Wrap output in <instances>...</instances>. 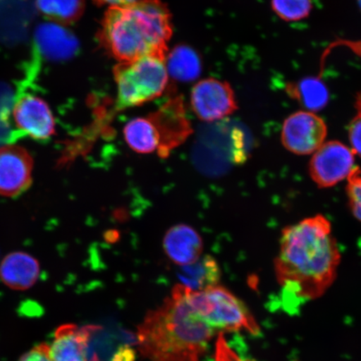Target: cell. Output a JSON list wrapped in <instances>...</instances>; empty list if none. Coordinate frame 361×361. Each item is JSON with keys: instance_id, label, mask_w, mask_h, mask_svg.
Instances as JSON below:
<instances>
[{"instance_id": "cell-1", "label": "cell", "mask_w": 361, "mask_h": 361, "mask_svg": "<svg viewBox=\"0 0 361 361\" xmlns=\"http://www.w3.org/2000/svg\"><path fill=\"white\" fill-rule=\"evenodd\" d=\"M340 263L341 252L331 224L324 216L284 228L274 264L286 308L324 295L335 281Z\"/></svg>"}, {"instance_id": "cell-2", "label": "cell", "mask_w": 361, "mask_h": 361, "mask_svg": "<svg viewBox=\"0 0 361 361\" xmlns=\"http://www.w3.org/2000/svg\"><path fill=\"white\" fill-rule=\"evenodd\" d=\"M186 287L175 286L139 326L140 352L151 361H202L215 331L192 312Z\"/></svg>"}, {"instance_id": "cell-3", "label": "cell", "mask_w": 361, "mask_h": 361, "mask_svg": "<svg viewBox=\"0 0 361 361\" xmlns=\"http://www.w3.org/2000/svg\"><path fill=\"white\" fill-rule=\"evenodd\" d=\"M173 35L171 13L161 0H141L108 8L102 21L99 40L120 62L147 56L166 57Z\"/></svg>"}, {"instance_id": "cell-4", "label": "cell", "mask_w": 361, "mask_h": 361, "mask_svg": "<svg viewBox=\"0 0 361 361\" xmlns=\"http://www.w3.org/2000/svg\"><path fill=\"white\" fill-rule=\"evenodd\" d=\"M117 87L116 106L135 107L154 100L168 87L166 58L147 56L120 62L114 68Z\"/></svg>"}, {"instance_id": "cell-5", "label": "cell", "mask_w": 361, "mask_h": 361, "mask_svg": "<svg viewBox=\"0 0 361 361\" xmlns=\"http://www.w3.org/2000/svg\"><path fill=\"white\" fill-rule=\"evenodd\" d=\"M187 299L194 314L215 331H246L254 336L260 333L245 303L224 287L203 291L188 288Z\"/></svg>"}, {"instance_id": "cell-6", "label": "cell", "mask_w": 361, "mask_h": 361, "mask_svg": "<svg viewBox=\"0 0 361 361\" xmlns=\"http://www.w3.org/2000/svg\"><path fill=\"white\" fill-rule=\"evenodd\" d=\"M87 361H135L137 337L123 329L88 326L82 328Z\"/></svg>"}, {"instance_id": "cell-7", "label": "cell", "mask_w": 361, "mask_h": 361, "mask_svg": "<svg viewBox=\"0 0 361 361\" xmlns=\"http://www.w3.org/2000/svg\"><path fill=\"white\" fill-rule=\"evenodd\" d=\"M326 135L327 126L322 118L311 111H298L284 121L281 140L288 151L305 156L314 154Z\"/></svg>"}, {"instance_id": "cell-8", "label": "cell", "mask_w": 361, "mask_h": 361, "mask_svg": "<svg viewBox=\"0 0 361 361\" xmlns=\"http://www.w3.org/2000/svg\"><path fill=\"white\" fill-rule=\"evenodd\" d=\"M355 168L352 149L340 142L331 141L324 142L314 153L310 162V174L319 187L331 188L348 178Z\"/></svg>"}, {"instance_id": "cell-9", "label": "cell", "mask_w": 361, "mask_h": 361, "mask_svg": "<svg viewBox=\"0 0 361 361\" xmlns=\"http://www.w3.org/2000/svg\"><path fill=\"white\" fill-rule=\"evenodd\" d=\"M191 105L198 118L205 121L223 119L237 109L231 87L214 78L202 80L195 85L192 90Z\"/></svg>"}, {"instance_id": "cell-10", "label": "cell", "mask_w": 361, "mask_h": 361, "mask_svg": "<svg viewBox=\"0 0 361 361\" xmlns=\"http://www.w3.org/2000/svg\"><path fill=\"white\" fill-rule=\"evenodd\" d=\"M80 51V43L70 30L57 23H42L35 30L34 59L39 61L61 63L71 60Z\"/></svg>"}, {"instance_id": "cell-11", "label": "cell", "mask_w": 361, "mask_h": 361, "mask_svg": "<svg viewBox=\"0 0 361 361\" xmlns=\"http://www.w3.org/2000/svg\"><path fill=\"white\" fill-rule=\"evenodd\" d=\"M33 159L25 149L8 145L0 147V194L16 197L32 182Z\"/></svg>"}, {"instance_id": "cell-12", "label": "cell", "mask_w": 361, "mask_h": 361, "mask_svg": "<svg viewBox=\"0 0 361 361\" xmlns=\"http://www.w3.org/2000/svg\"><path fill=\"white\" fill-rule=\"evenodd\" d=\"M13 116L18 128L35 139L47 140L55 133L51 109L42 98L33 94H22L13 109Z\"/></svg>"}, {"instance_id": "cell-13", "label": "cell", "mask_w": 361, "mask_h": 361, "mask_svg": "<svg viewBox=\"0 0 361 361\" xmlns=\"http://www.w3.org/2000/svg\"><path fill=\"white\" fill-rule=\"evenodd\" d=\"M161 138V154H168L171 148L178 145L188 134V121L185 117L182 101L166 103L150 116Z\"/></svg>"}, {"instance_id": "cell-14", "label": "cell", "mask_w": 361, "mask_h": 361, "mask_svg": "<svg viewBox=\"0 0 361 361\" xmlns=\"http://www.w3.org/2000/svg\"><path fill=\"white\" fill-rule=\"evenodd\" d=\"M164 247L166 255L174 264L185 266L200 258L203 243L195 229L187 224H178L166 233Z\"/></svg>"}, {"instance_id": "cell-15", "label": "cell", "mask_w": 361, "mask_h": 361, "mask_svg": "<svg viewBox=\"0 0 361 361\" xmlns=\"http://www.w3.org/2000/svg\"><path fill=\"white\" fill-rule=\"evenodd\" d=\"M39 274L38 262L24 252L8 255L0 265V278L13 290H24L34 286Z\"/></svg>"}, {"instance_id": "cell-16", "label": "cell", "mask_w": 361, "mask_h": 361, "mask_svg": "<svg viewBox=\"0 0 361 361\" xmlns=\"http://www.w3.org/2000/svg\"><path fill=\"white\" fill-rule=\"evenodd\" d=\"M177 274L180 286L192 291L218 286L222 274L218 262L210 255L201 256L192 264L180 266Z\"/></svg>"}, {"instance_id": "cell-17", "label": "cell", "mask_w": 361, "mask_h": 361, "mask_svg": "<svg viewBox=\"0 0 361 361\" xmlns=\"http://www.w3.org/2000/svg\"><path fill=\"white\" fill-rule=\"evenodd\" d=\"M49 353L52 361H87L82 328L72 324L59 327Z\"/></svg>"}, {"instance_id": "cell-18", "label": "cell", "mask_w": 361, "mask_h": 361, "mask_svg": "<svg viewBox=\"0 0 361 361\" xmlns=\"http://www.w3.org/2000/svg\"><path fill=\"white\" fill-rule=\"evenodd\" d=\"M124 137L128 145L135 152L141 154L161 152V135L150 116L130 121L125 126Z\"/></svg>"}, {"instance_id": "cell-19", "label": "cell", "mask_w": 361, "mask_h": 361, "mask_svg": "<svg viewBox=\"0 0 361 361\" xmlns=\"http://www.w3.org/2000/svg\"><path fill=\"white\" fill-rule=\"evenodd\" d=\"M166 66L169 75L182 82L195 80L202 71L200 56L187 45H178L168 53Z\"/></svg>"}, {"instance_id": "cell-20", "label": "cell", "mask_w": 361, "mask_h": 361, "mask_svg": "<svg viewBox=\"0 0 361 361\" xmlns=\"http://www.w3.org/2000/svg\"><path fill=\"white\" fill-rule=\"evenodd\" d=\"M40 13L57 24H71L83 15L85 0H35Z\"/></svg>"}, {"instance_id": "cell-21", "label": "cell", "mask_w": 361, "mask_h": 361, "mask_svg": "<svg viewBox=\"0 0 361 361\" xmlns=\"http://www.w3.org/2000/svg\"><path fill=\"white\" fill-rule=\"evenodd\" d=\"M295 89L297 98L311 112L322 110L327 105L328 90L322 80L306 78L301 80Z\"/></svg>"}, {"instance_id": "cell-22", "label": "cell", "mask_w": 361, "mask_h": 361, "mask_svg": "<svg viewBox=\"0 0 361 361\" xmlns=\"http://www.w3.org/2000/svg\"><path fill=\"white\" fill-rule=\"evenodd\" d=\"M273 10L282 20L298 21L305 19L312 10V0H272Z\"/></svg>"}, {"instance_id": "cell-23", "label": "cell", "mask_w": 361, "mask_h": 361, "mask_svg": "<svg viewBox=\"0 0 361 361\" xmlns=\"http://www.w3.org/2000/svg\"><path fill=\"white\" fill-rule=\"evenodd\" d=\"M24 92L21 84L16 88L6 81H0V123L8 121L18 100Z\"/></svg>"}, {"instance_id": "cell-24", "label": "cell", "mask_w": 361, "mask_h": 361, "mask_svg": "<svg viewBox=\"0 0 361 361\" xmlns=\"http://www.w3.org/2000/svg\"><path fill=\"white\" fill-rule=\"evenodd\" d=\"M349 203L355 218L361 222V171L357 166L351 171L347 185Z\"/></svg>"}, {"instance_id": "cell-25", "label": "cell", "mask_w": 361, "mask_h": 361, "mask_svg": "<svg viewBox=\"0 0 361 361\" xmlns=\"http://www.w3.org/2000/svg\"><path fill=\"white\" fill-rule=\"evenodd\" d=\"M25 135L22 130L13 129L10 121L0 123V147L11 145Z\"/></svg>"}, {"instance_id": "cell-26", "label": "cell", "mask_w": 361, "mask_h": 361, "mask_svg": "<svg viewBox=\"0 0 361 361\" xmlns=\"http://www.w3.org/2000/svg\"><path fill=\"white\" fill-rule=\"evenodd\" d=\"M349 138L352 151L361 158V114L359 113L350 124Z\"/></svg>"}, {"instance_id": "cell-27", "label": "cell", "mask_w": 361, "mask_h": 361, "mask_svg": "<svg viewBox=\"0 0 361 361\" xmlns=\"http://www.w3.org/2000/svg\"><path fill=\"white\" fill-rule=\"evenodd\" d=\"M20 361H52L49 346L40 344L22 356Z\"/></svg>"}, {"instance_id": "cell-28", "label": "cell", "mask_w": 361, "mask_h": 361, "mask_svg": "<svg viewBox=\"0 0 361 361\" xmlns=\"http://www.w3.org/2000/svg\"><path fill=\"white\" fill-rule=\"evenodd\" d=\"M218 354L216 361H243L228 348L223 338L219 341Z\"/></svg>"}, {"instance_id": "cell-29", "label": "cell", "mask_w": 361, "mask_h": 361, "mask_svg": "<svg viewBox=\"0 0 361 361\" xmlns=\"http://www.w3.org/2000/svg\"><path fill=\"white\" fill-rule=\"evenodd\" d=\"M138 1L141 0H94L97 6H106L109 8L126 6Z\"/></svg>"}, {"instance_id": "cell-30", "label": "cell", "mask_w": 361, "mask_h": 361, "mask_svg": "<svg viewBox=\"0 0 361 361\" xmlns=\"http://www.w3.org/2000/svg\"><path fill=\"white\" fill-rule=\"evenodd\" d=\"M356 108H357L359 114H361V94L357 99V102H356Z\"/></svg>"}, {"instance_id": "cell-31", "label": "cell", "mask_w": 361, "mask_h": 361, "mask_svg": "<svg viewBox=\"0 0 361 361\" xmlns=\"http://www.w3.org/2000/svg\"><path fill=\"white\" fill-rule=\"evenodd\" d=\"M358 2H359V4H360V7L361 8V0H358Z\"/></svg>"}]
</instances>
